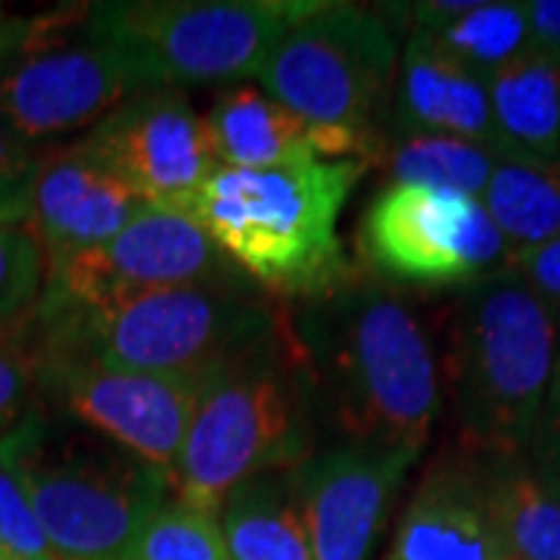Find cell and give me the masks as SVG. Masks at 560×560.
<instances>
[{
	"instance_id": "cell-18",
	"label": "cell",
	"mask_w": 560,
	"mask_h": 560,
	"mask_svg": "<svg viewBox=\"0 0 560 560\" xmlns=\"http://www.w3.org/2000/svg\"><path fill=\"white\" fill-rule=\"evenodd\" d=\"M489 88L495 160L558 165L560 60L526 47L504 62Z\"/></svg>"
},
{
	"instance_id": "cell-27",
	"label": "cell",
	"mask_w": 560,
	"mask_h": 560,
	"mask_svg": "<svg viewBox=\"0 0 560 560\" xmlns=\"http://www.w3.org/2000/svg\"><path fill=\"white\" fill-rule=\"evenodd\" d=\"M38 399V355L32 318L0 327V436L10 433Z\"/></svg>"
},
{
	"instance_id": "cell-1",
	"label": "cell",
	"mask_w": 560,
	"mask_h": 560,
	"mask_svg": "<svg viewBox=\"0 0 560 560\" xmlns=\"http://www.w3.org/2000/svg\"><path fill=\"white\" fill-rule=\"evenodd\" d=\"M287 330L320 430L337 442L423 452L442 411L440 364L399 290L352 275L290 302Z\"/></svg>"
},
{
	"instance_id": "cell-15",
	"label": "cell",
	"mask_w": 560,
	"mask_h": 560,
	"mask_svg": "<svg viewBox=\"0 0 560 560\" xmlns=\"http://www.w3.org/2000/svg\"><path fill=\"white\" fill-rule=\"evenodd\" d=\"M140 209V197L84 143L57 147L32 172V231L47 271L109 243Z\"/></svg>"
},
{
	"instance_id": "cell-11",
	"label": "cell",
	"mask_w": 560,
	"mask_h": 560,
	"mask_svg": "<svg viewBox=\"0 0 560 560\" xmlns=\"http://www.w3.org/2000/svg\"><path fill=\"white\" fill-rule=\"evenodd\" d=\"M241 271L197 221L175 209L140 202L135 219L97 249L44 275L38 305L103 308L165 287H187Z\"/></svg>"
},
{
	"instance_id": "cell-13",
	"label": "cell",
	"mask_w": 560,
	"mask_h": 560,
	"mask_svg": "<svg viewBox=\"0 0 560 560\" xmlns=\"http://www.w3.org/2000/svg\"><path fill=\"white\" fill-rule=\"evenodd\" d=\"M84 143L140 202L184 212L221 168L209 121L175 88H153L119 103L84 131Z\"/></svg>"
},
{
	"instance_id": "cell-29",
	"label": "cell",
	"mask_w": 560,
	"mask_h": 560,
	"mask_svg": "<svg viewBox=\"0 0 560 560\" xmlns=\"http://www.w3.org/2000/svg\"><path fill=\"white\" fill-rule=\"evenodd\" d=\"M523 464L536 477L541 489L560 501V349L555 377H551L548 396H545V405H541L536 433L526 445Z\"/></svg>"
},
{
	"instance_id": "cell-22",
	"label": "cell",
	"mask_w": 560,
	"mask_h": 560,
	"mask_svg": "<svg viewBox=\"0 0 560 560\" xmlns=\"http://www.w3.org/2000/svg\"><path fill=\"white\" fill-rule=\"evenodd\" d=\"M482 492L511 560H560V501L541 489L523 458H480Z\"/></svg>"
},
{
	"instance_id": "cell-34",
	"label": "cell",
	"mask_w": 560,
	"mask_h": 560,
	"mask_svg": "<svg viewBox=\"0 0 560 560\" xmlns=\"http://www.w3.org/2000/svg\"><path fill=\"white\" fill-rule=\"evenodd\" d=\"M7 20H10V16H7V13H3V10H0V28H3V25H7Z\"/></svg>"
},
{
	"instance_id": "cell-4",
	"label": "cell",
	"mask_w": 560,
	"mask_h": 560,
	"mask_svg": "<svg viewBox=\"0 0 560 560\" xmlns=\"http://www.w3.org/2000/svg\"><path fill=\"white\" fill-rule=\"evenodd\" d=\"M364 162H300L287 168H224L200 187L184 215L275 300H312L352 278L337 219Z\"/></svg>"
},
{
	"instance_id": "cell-2",
	"label": "cell",
	"mask_w": 560,
	"mask_h": 560,
	"mask_svg": "<svg viewBox=\"0 0 560 560\" xmlns=\"http://www.w3.org/2000/svg\"><path fill=\"white\" fill-rule=\"evenodd\" d=\"M442 334L436 364L452 448L474 458H523L558 364L555 315L526 283L499 271L458 290Z\"/></svg>"
},
{
	"instance_id": "cell-16",
	"label": "cell",
	"mask_w": 560,
	"mask_h": 560,
	"mask_svg": "<svg viewBox=\"0 0 560 560\" xmlns=\"http://www.w3.org/2000/svg\"><path fill=\"white\" fill-rule=\"evenodd\" d=\"M386 560H511L486 504L480 458L448 448L423 470Z\"/></svg>"
},
{
	"instance_id": "cell-5",
	"label": "cell",
	"mask_w": 560,
	"mask_h": 560,
	"mask_svg": "<svg viewBox=\"0 0 560 560\" xmlns=\"http://www.w3.org/2000/svg\"><path fill=\"white\" fill-rule=\"evenodd\" d=\"M283 305L243 271L165 287L103 308H47L32 315L35 355H69L106 368L202 377L280 324Z\"/></svg>"
},
{
	"instance_id": "cell-20",
	"label": "cell",
	"mask_w": 560,
	"mask_h": 560,
	"mask_svg": "<svg viewBox=\"0 0 560 560\" xmlns=\"http://www.w3.org/2000/svg\"><path fill=\"white\" fill-rule=\"evenodd\" d=\"M228 560H315L296 508L293 470L241 482L219 511Z\"/></svg>"
},
{
	"instance_id": "cell-31",
	"label": "cell",
	"mask_w": 560,
	"mask_h": 560,
	"mask_svg": "<svg viewBox=\"0 0 560 560\" xmlns=\"http://www.w3.org/2000/svg\"><path fill=\"white\" fill-rule=\"evenodd\" d=\"M526 10V28H529V47L560 60V0H529Z\"/></svg>"
},
{
	"instance_id": "cell-10",
	"label": "cell",
	"mask_w": 560,
	"mask_h": 560,
	"mask_svg": "<svg viewBox=\"0 0 560 560\" xmlns=\"http://www.w3.org/2000/svg\"><path fill=\"white\" fill-rule=\"evenodd\" d=\"M361 246L383 278L418 287L464 290L508 261V243L480 200L415 184H389L374 197Z\"/></svg>"
},
{
	"instance_id": "cell-25",
	"label": "cell",
	"mask_w": 560,
	"mask_h": 560,
	"mask_svg": "<svg viewBox=\"0 0 560 560\" xmlns=\"http://www.w3.org/2000/svg\"><path fill=\"white\" fill-rule=\"evenodd\" d=\"M128 560H228L219 514L168 495L140 529Z\"/></svg>"
},
{
	"instance_id": "cell-33",
	"label": "cell",
	"mask_w": 560,
	"mask_h": 560,
	"mask_svg": "<svg viewBox=\"0 0 560 560\" xmlns=\"http://www.w3.org/2000/svg\"><path fill=\"white\" fill-rule=\"evenodd\" d=\"M38 150L32 143L16 138L3 121H0V175L3 178H28L35 172Z\"/></svg>"
},
{
	"instance_id": "cell-17",
	"label": "cell",
	"mask_w": 560,
	"mask_h": 560,
	"mask_svg": "<svg viewBox=\"0 0 560 560\" xmlns=\"http://www.w3.org/2000/svg\"><path fill=\"white\" fill-rule=\"evenodd\" d=\"M393 131L448 135L495 156L486 79L445 54L427 32H411L396 69Z\"/></svg>"
},
{
	"instance_id": "cell-28",
	"label": "cell",
	"mask_w": 560,
	"mask_h": 560,
	"mask_svg": "<svg viewBox=\"0 0 560 560\" xmlns=\"http://www.w3.org/2000/svg\"><path fill=\"white\" fill-rule=\"evenodd\" d=\"M38 517L22 492L16 474L0 460V560H50ZM57 560V558H54Z\"/></svg>"
},
{
	"instance_id": "cell-30",
	"label": "cell",
	"mask_w": 560,
	"mask_h": 560,
	"mask_svg": "<svg viewBox=\"0 0 560 560\" xmlns=\"http://www.w3.org/2000/svg\"><path fill=\"white\" fill-rule=\"evenodd\" d=\"M501 271H508L521 283H526L548 305V312L555 315L560 327V234L539 243V246L508 253V261Z\"/></svg>"
},
{
	"instance_id": "cell-8",
	"label": "cell",
	"mask_w": 560,
	"mask_h": 560,
	"mask_svg": "<svg viewBox=\"0 0 560 560\" xmlns=\"http://www.w3.org/2000/svg\"><path fill=\"white\" fill-rule=\"evenodd\" d=\"M318 0H116L88 25L143 66L153 88L259 79L278 40Z\"/></svg>"
},
{
	"instance_id": "cell-35",
	"label": "cell",
	"mask_w": 560,
	"mask_h": 560,
	"mask_svg": "<svg viewBox=\"0 0 560 560\" xmlns=\"http://www.w3.org/2000/svg\"><path fill=\"white\" fill-rule=\"evenodd\" d=\"M558 168H560V153H558Z\"/></svg>"
},
{
	"instance_id": "cell-26",
	"label": "cell",
	"mask_w": 560,
	"mask_h": 560,
	"mask_svg": "<svg viewBox=\"0 0 560 560\" xmlns=\"http://www.w3.org/2000/svg\"><path fill=\"white\" fill-rule=\"evenodd\" d=\"M44 275V249L32 224L0 228V327H13L35 315Z\"/></svg>"
},
{
	"instance_id": "cell-32",
	"label": "cell",
	"mask_w": 560,
	"mask_h": 560,
	"mask_svg": "<svg viewBox=\"0 0 560 560\" xmlns=\"http://www.w3.org/2000/svg\"><path fill=\"white\" fill-rule=\"evenodd\" d=\"M32 221V175L3 178L0 175V228H16Z\"/></svg>"
},
{
	"instance_id": "cell-14",
	"label": "cell",
	"mask_w": 560,
	"mask_h": 560,
	"mask_svg": "<svg viewBox=\"0 0 560 560\" xmlns=\"http://www.w3.org/2000/svg\"><path fill=\"white\" fill-rule=\"evenodd\" d=\"M420 455L334 442L293 470L315 560H371L393 499Z\"/></svg>"
},
{
	"instance_id": "cell-36",
	"label": "cell",
	"mask_w": 560,
	"mask_h": 560,
	"mask_svg": "<svg viewBox=\"0 0 560 560\" xmlns=\"http://www.w3.org/2000/svg\"><path fill=\"white\" fill-rule=\"evenodd\" d=\"M50 560H54V558H50Z\"/></svg>"
},
{
	"instance_id": "cell-24",
	"label": "cell",
	"mask_w": 560,
	"mask_h": 560,
	"mask_svg": "<svg viewBox=\"0 0 560 560\" xmlns=\"http://www.w3.org/2000/svg\"><path fill=\"white\" fill-rule=\"evenodd\" d=\"M377 160L389 168L393 184L455 190L474 200L482 197L499 162L486 147L430 131H389L381 140Z\"/></svg>"
},
{
	"instance_id": "cell-7",
	"label": "cell",
	"mask_w": 560,
	"mask_h": 560,
	"mask_svg": "<svg viewBox=\"0 0 560 560\" xmlns=\"http://www.w3.org/2000/svg\"><path fill=\"white\" fill-rule=\"evenodd\" d=\"M140 91H153L150 75L88 25V7L0 28V121L32 147L91 131Z\"/></svg>"
},
{
	"instance_id": "cell-9",
	"label": "cell",
	"mask_w": 560,
	"mask_h": 560,
	"mask_svg": "<svg viewBox=\"0 0 560 560\" xmlns=\"http://www.w3.org/2000/svg\"><path fill=\"white\" fill-rule=\"evenodd\" d=\"M399 69L386 16L355 3H318L261 69V91L308 125L374 131Z\"/></svg>"
},
{
	"instance_id": "cell-19",
	"label": "cell",
	"mask_w": 560,
	"mask_h": 560,
	"mask_svg": "<svg viewBox=\"0 0 560 560\" xmlns=\"http://www.w3.org/2000/svg\"><path fill=\"white\" fill-rule=\"evenodd\" d=\"M224 168L265 172L315 162L308 121L249 84H228L206 116Z\"/></svg>"
},
{
	"instance_id": "cell-12",
	"label": "cell",
	"mask_w": 560,
	"mask_h": 560,
	"mask_svg": "<svg viewBox=\"0 0 560 560\" xmlns=\"http://www.w3.org/2000/svg\"><path fill=\"white\" fill-rule=\"evenodd\" d=\"M200 377L143 374L101 361L38 355V396L57 411L172 474L197 408Z\"/></svg>"
},
{
	"instance_id": "cell-3",
	"label": "cell",
	"mask_w": 560,
	"mask_h": 560,
	"mask_svg": "<svg viewBox=\"0 0 560 560\" xmlns=\"http://www.w3.org/2000/svg\"><path fill=\"white\" fill-rule=\"evenodd\" d=\"M318 433L283 308L271 334L200 377L168 489L175 499L219 514L241 482L305 464L315 455Z\"/></svg>"
},
{
	"instance_id": "cell-21",
	"label": "cell",
	"mask_w": 560,
	"mask_h": 560,
	"mask_svg": "<svg viewBox=\"0 0 560 560\" xmlns=\"http://www.w3.org/2000/svg\"><path fill=\"white\" fill-rule=\"evenodd\" d=\"M420 16L427 25L420 32L486 81L529 47L523 3L430 0L420 7Z\"/></svg>"
},
{
	"instance_id": "cell-23",
	"label": "cell",
	"mask_w": 560,
	"mask_h": 560,
	"mask_svg": "<svg viewBox=\"0 0 560 560\" xmlns=\"http://www.w3.org/2000/svg\"><path fill=\"white\" fill-rule=\"evenodd\" d=\"M480 202L508 253L539 246L560 234V168L499 160Z\"/></svg>"
},
{
	"instance_id": "cell-6",
	"label": "cell",
	"mask_w": 560,
	"mask_h": 560,
	"mask_svg": "<svg viewBox=\"0 0 560 560\" xmlns=\"http://www.w3.org/2000/svg\"><path fill=\"white\" fill-rule=\"evenodd\" d=\"M57 560H128L172 495L168 474L57 408H35L0 436Z\"/></svg>"
}]
</instances>
